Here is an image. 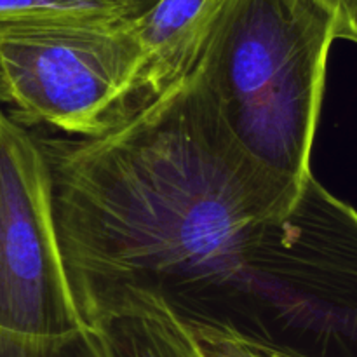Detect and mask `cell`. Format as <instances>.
Listing matches in <instances>:
<instances>
[{
    "label": "cell",
    "instance_id": "8",
    "mask_svg": "<svg viewBox=\"0 0 357 357\" xmlns=\"http://www.w3.org/2000/svg\"><path fill=\"white\" fill-rule=\"evenodd\" d=\"M187 323V321H185ZM206 357H310L268 337L223 323H187Z\"/></svg>",
    "mask_w": 357,
    "mask_h": 357
},
{
    "label": "cell",
    "instance_id": "9",
    "mask_svg": "<svg viewBox=\"0 0 357 357\" xmlns=\"http://www.w3.org/2000/svg\"><path fill=\"white\" fill-rule=\"evenodd\" d=\"M0 357H112L96 328L66 342L51 345H21L0 340Z\"/></svg>",
    "mask_w": 357,
    "mask_h": 357
},
{
    "label": "cell",
    "instance_id": "10",
    "mask_svg": "<svg viewBox=\"0 0 357 357\" xmlns=\"http://www.w3.org/2000/svg\"><path fill=\"white\" fill-rule=\"evenodd\" d=\"M335 26V37L357 44V0H314Z\"/></svg>",
    "mask_w": 357,
    "mask_h": 357
},
{
    "label": "cell",
    "instance_id": "6",
    "mask_svg": "<svg viewBox=\"0 0 357 357\" xmlns=\"http://www.w3.org/2000/svg\"><path fill=\"white\" fill-rule=\"evenodd\" d=\"M112 357H206L188 324L160 296L126 289L93 321Z\"/></svg>",
    "mask_w": 357,
    "mask_h": 357
},
{
    "label": "cell",
    "instance_id": "3",
    "mask_svg": "<svg viewBox=\"0 0 357 357\" xmlns=\"http://www.w3.org/2000/svg\"><path fill=\"white\" fill-rule=\"evenodd\" d=\"M142 51L131 20H35L0 24V101L23 126L80 138L129 121Z\"/></svg>",
    "mask_w": 357,
    "mask_h": 357
},
{
    "label": "cell",
    "instance_id": "7",
    "mask_svg": "<svg viewBox=\"0 0 357 357\" xmlns=\"http://www.w3.org/2000/svg\"><path fill=\"white\" fill-rule=\"evenodd\" d=\"M143 9L131 0H0V24L35 20H132Z\"/></svg>",
    "mask_w": 357,
    "mask_h": 357
},
{
    "label": "cell",
    "instance_id": "4",
    "mask_svg": "<svg viewBox=\"0 0 357 357\" xmlns=\"http://www.w3.org/2000/svg\"><path fill=\"white\" fill-rule=\"evenodd\" d=\"M91 330L66 275L37 135L0 110V340L51 345Z\"/></svg>",
    "mask_w": 357,
    "mask_h": 357
},
{
    "label": "cell",
    "instance_id": "11",
    "mask_svg": "<svg viewBox=\"0 0 357 357\" xmlns=\"http://www.w3.org/2000/svg\"><path fill=\"white\" fill-rule=\"evenodd\" d=\"M131 2L138 3V6H142V7H143V9H149V7L152 6V3L155 2V0H131Z\"/></svg>",
    "mask_w": 357,
    "mask_h": 357
},
{
    "label": "cell",
    "instance_id": "2",
    "mask_svg": "<svg viewBox=\"0 0 357 357\" xmlns=\"http://www.w3.org/2000/svg\"><path fill=\"white\" fill-rule=\"evenodd\" d=\"M331 17L314 0H220L195 73L237 145L303 187L319 124Z\"/></svg>",
    "mask_w": 357,
    "mask_h": 357
},
{
    "label": "cell",
    "instance_id": "5",
    "mask_svg": "<svg viewBox=\"0 0 357 357\" xmlns=\"http://www.w3.org/2000/svg\"><path fill=\"white\" fill-rule=\"evenodd\" d=\"M220 0H155L131 20L142 59L129 98V121L192 75Z\"/></svg>",
    "mask_w": 357,
    "mask_h": 357
},
{
    "label": "cell",
    "instance_id": "1",
    "mask_svg": "<svg viewBox=\"0 0 357 357\" xmlns=\"http://www.w3.org/2000/svg\"><path fill=\"white\" fill-rule=\"evenodd\" d=\"M38 143L66 275L89 326L115 295L143 289L187 323L264 328L305 185L237 145L195 70L107 135Z\"/></svg>",
    "mask_w": 357,
    "mask_h": 357
}]
</instances>
